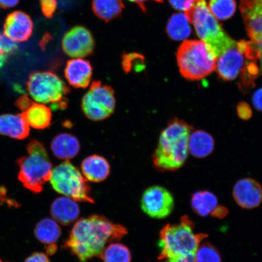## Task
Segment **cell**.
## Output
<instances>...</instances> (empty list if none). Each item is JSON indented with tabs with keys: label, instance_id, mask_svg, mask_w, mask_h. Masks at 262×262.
<instances>
[{
	"label": "cell",
	"instance_id": "obj_18",
	"mask_svg": "<svg viewBox=\"0 0 262 262\" xmlns=\"http://www.w3.org/2000/svg\"><path fill=\"white\" fill-rule=\"evenodd\" d=\"M51 214L59 224L68 225L77 220L80 214V208L74 200L61 196L52 203Z\"/></svg>",
	"mask_w": 262,
	"mask_h": 262
},
{
	"label": "cell",
	"instance_id": "obj_4",
	"mask_svg": "<svg viewBox=\"0 0 262 262\" xmlns=\"http://www.w3.org/2000/svg\"><path fill=\"white\" fill-rule=\"evenodd\" d=\"M205 234H195L194 225L190 219L184 216L179 224L167 225L160 231L159 247L160 260L178 255L195 254Z\"/></svg>",
	"mask_w": 262,
	"mask_h": 262
},
{
	"label": "cell",
	"instance_id": "obj_2",
	"mask_svg": "<svg viewBox=\"0 0 262 262\" xmlns=\"http://www.w3.org/2000/svg\"><path fill=\"white\" fill-rule=\"evenodd\" d=\"M192 127L175 119L160 134L158 146L152 156L154 165L160 171H176L185 163Z\"/></svg>",
	"mask_w": 262,
	"mask_h": 262
},
{
	"label": "cell",
	"instance_id": "obj_32",
	"mask_svg": "<svg viewBox=\"0 0 262 262\" xmlns=\"http://www.w3.org/2000/svg\"><path fill=\"white\" fill-rule=\"evenodd\" d=\"M40 2L42 14L46 17L52 18L57 8V0H40Z\"/></svg>",
	"mask_w": 262,
	"mask_h": 262
},
{
	"label": "cell",
	"instance_id": "obj_29",
	"mask_svg": "<svg viewBox=\"0 0 262 262\" xmlns=\"http://www.w3.org/2000/svg\"><path fill=\"white\" fill-rule=\"evenodd\" d=\"M195 262H221V257L214 246L209 243L200 245L195 254Z\"/></svg>",
	"mask_w": 262,
	"mask_h": 262
},
{
	"label": "cell",
	"instance_id": "obj_43",
	"mask_svg": "<svg viewBox=\"0 0 262 262\" xmlns=\"http://www.w3.org/2000/svg\"><path fill=\"white\" fill-rule=\"evenodd\" d=\"M254 42L255 46H256L257 48L260 50H262V37L257 39V40L255 41H252Z\"/></svg>",
	"mask_w": 262,
	"mask_h": 262
},
{
	"label": "cell",
	"instance_id": "obj_1",
	"mask_svg": "<svg viewBox=\"0 0 262 262\" xmlns=\"http://www.w3.org/2000/svg\"><path fill=\"white\" fill-rule=\"evenodd\" d=\"M127 233L122 225L114 224L103 216L93 215L75 223L63 247L85 262L99 257L107 243L119 240Z\"/></svg>",
	"mask_w": 262,
	"mask_h": 262
},
{
	"label": "cell",
	"instance_id": "obj_6",
	"mask_svg": "<svg viewBox=\"0 0 262 262\" xmlns=\"http://www.w3.org/2000/svg\"><path fill=\"white\" fill-rule=\"evenodd\" d=\"M177 60L183 77L199 80L215 70L217 57L204 41L185 40L178 49Z\"/></svg>",
	"mask_w": 262,
	"mask_h": 262
},
{
	"label": "cell",
	"instance_id": "obj_17",
	"mask_svg": "<svg viewBox=\"0 0 262 262\" xmlns=\"http://www.w3.org/2000/svg\"><path fill=\"white\" fill-rule=\"evenodd\" d=\"M34 234L36 238L45 245L47 254L53 255L57 250V242L60 237L61 230L54 219H42L36 225Z\"/></svg>",
	"mask_w": 262,
	"mask_h": 262
},
{
	"label": "cell",
	"instance_id": "obj_33",
	"mask_svg": "<svg viewBox=\"0 0 262 262\" xmlns=\"http://www.w3.org/2000/svg\"><path fill=\"white\" fill-rule=\"evenodd\" d=\"M198 1L199 0H168L173 8L184 12L191 9Z\"/></svg>",
	"mask_w": 262,
	"mask_h": 262
},
{
	"label": "cell",
	"instance_id": "obj_13",
	"mask_svg": "<svg viewBox=\"0 0 262 262\" xmlns=\"http://www.w3.org/2000/svg\"><path fill=\"white\" fill-rule=\"evenodd\" d=\"M33 30L34 24L32 19L24 12H13L5 19L4 34L16 42L28 40Z\"/></svg>",
	"mask_w": 262,
	"mask_h": 262
},
{
	"label": "cell",
	"instance_id": "obj_44",
	"mask_svg": "<svg viewBox=\"0 0 262 262\" xmlns=\"http://www.w3.org/2000/svg\"><path fill=\"white\" fill-rule=\"evenodd\" d=\"M258 59L260 60V69L262 72V50H260L259 49V56H258Z\"/></svg>",
	"mask_w": 262,
	"mask_h": 262
},
{
	"label": "cell",
	"instance_id": "obj_20",
	"mask_svg": "<svg viewBox=\"0 0 262 262\" xmlns=\"http://www.w3.org/2000/svg\"><path fill=\"white\" fill-rule=\"evenodd\" d=\"M81 172L88 181L100 182L105 180L110 173V165L103 157L92 155L83 160Z\"/></svg>",
	"mask_w": 262,
	"mask_h": 262
},
{
	"label": "cell",
	"instance_id": "obj_36",
	"mask_svg": "<svg viewBox=\"0 0 262 262\" xmlns=\"http://www.w3.org/2000/svg\"><path fill=\"white\" fill-rule=\"evenodd\" d=\"M165 260L163 262H195V254L180 255Z\"/></svg>",
	"mask_w": 262,
	"mask_h": 262
},
{
	"label": "cell",
	"instance_id": "obj_28",
	"mask_svg": "<svg viewBox=\"0 0 262 262\" xmlns=\"http://www.w3.org/2000/svg\"><path fill=\"white\" fill-rule=\"evenodd\" d=\"M236 5L235 0H210L208 8L216 18L226 20L233 16Z\"/></svg>",
	"mask_w": 262,
	"mask_h": 262
},
{
	"label": "cell",
	"instance_id": "obj_24",
	"mask_svg": "<svg viewBox=\"0 0 262 262\" xmlns=\"http://www.w3.org/2000/svg\"><path fill=\"white\" fill-rule=\"evenodd\" d=\"M188 148L191 155L203 158L210 155L214 149L212 137L202 130L195 131L189 139Z\"/></svg>",
	"mask_w": 262,
	"mask_h": 262
},
{
	"label": "cell",
	"instance_id": "obj_3",
	"mask_svg": "<svg viewBox=\"0 0 262 262\" xmlns=\"http://www.w3.org/2000/svg\"><path fill=\"white\" fill-rule=\"evenodd\" d=\"M184 14L190 24L194 25L199 37L211 48L217 58L236 44L212 14L205 0H199Z\"/></svg>",
	"mask_w": 262,
	"mask_h": 262
},
{
	"label": "cell",
	"instance_id": "obj_15",
	"mask_svg": "<svg viewBox=\"0 0 262 262\" xmlns=\"http://www.w3.org/2000/svg\"><path fill=\"white\" fill-rule=\"evenodd\" d=\"M240 10L252 41L262 37V0H241Z\"/></svg>",
	"mask_w": 262,
	"mask_h": 262
},
{
	"label": "cell",
	"instance_id": "obj_39",
	"mask_svg": "<svg viewBox=\"0 0 262 262\" xmlns=\"http://www.w3.org/2000/svg\"><path fill=\"white\" fill-rule=\"evenodd\" d=\"M19 0H0V8L9 9L14 7L18 4Z\"/></svg>",
	"mask_w": 262,
	"mask_h": 262
},
{
	"label": "cell",
	"instance_id": "obj_41",
	"mask_svg": "<svg viewBox=\"0 0 262 262\" xmlns=\"http://www.w3.org/2000/svg\"><path fill=\"white\" fill-rule=\"evenodd\" d=\"M129 2L136 3L137 5H138L141 9L143 11L145 12L146 8V3L147 2L151 1V0H129ZM156 2L158 3H162L163 0H154Z\"/></svg>",
	"mask_w": 262,
	"mask_h": 262
},
{
	"label": "cell",
	"instance_id": "obj_38",
	"mask_svg": "<svg viewBox=\"0 0 262 262\" xmlns=\"http://www.w3.org/2000/svg\"><path fill=\"white\" fill-rule=\"evenodd\" d=\"M253 101L255 108L262 111V88L255 92L253 97Z\"/></svg>",
	"mask_w": 262,
	"mask_h": 262
},
{
	"label": "cell",
	"instance_id": "obj_40",
	"mask_svg": "<svg viewBox=\"0 0 262 262\" xmlns=\"http://www.w3.org/2000/svg\"><path fill=\"white\" fill-rule=\"evenodd\" d=\"M228 212L227 209L222 207V206H217L214 212H212V215L215 217L222 218L227 215Z\"/></svg>",
	"mask_w": 262,
	"mask_h": 262
},
{
	"label": "cell",
	"instance_id": "obj_25",
	"mask_svg": "<svg viewBox=\"0 0 262 262\" xmlns=\"http://www.w3.org/2000/svg\"><path fill=\"white\" fill-rule=\"evenodd\" d=\"M191 204L193 210L199 215L206 217L212 214L218 206V200L213 193L207 191H198L193 194Z\"/></svg>",
	"mask_w": 262,
	"mask_h": 262
},
{
	"label": "cell",
	"instance_id": "obj_27",
	"mask_svg": "<svg viewBox=\"0 0 262 262\" xmlns=\"http://www.w3.org/2000/svg\"><path fill=\"white\" fill-rule=\"evenodd\" d=\"M100 257L103 262H130V252L125 245L119 243L110 244L104 249Z\"/></svg>",
	"mask_w": 262,
	"mask_h": 262
},
{
	"label": "cell",
	"instance_id": "obj_16",
	"mask_svg": "<svg viewBox=\"0 0 262 262\" xmlns=\"http://www.w3.org/2000/svg\"><path fill=\"white\" fill-rule=\"evenodd\" d=\"M93 74V69L90 62L83 58L71 59L67 62L64 69L66 79L75 88L89 86Z\"/></svg>",
	"mask_w": 262,
	"mask_h": 262
},
{
	"label": "cell",
	"instance_id": "obj_22",
	"mask_svg": "<svg viewBox=\"0 0 262 262\" xmlns=\"http://www.w3.org/2000/svg\"><path fill=\"white\" fill-rule=\"evenodd\" d=\"M21 114L28 125L33 128L43 129L51 123V109L44 104L33 103L27 110Z\"/></svg>",
	"mask_w": 262,
	"mask_h": 262
},
{
	"label": "cell",
	"instance_id": "obj_11",
	"mask_svg": "<svg viewBox=\"0 0 262 262\" xmlns=\"http://www.w3.org/2000/svg\"><path fill=\"white\" fill-rule=\"evenodd\" d=\"M94 46L91 32L82 26L71 28L66 33L62 40V48L64 53L73 58L86 57L93 53Z\"/></svg>",
	"mask_w": 262,
	"mask_h": 262
},
{
	"label": "cell",
	"instance_id": "obj_35",
	"mask_svg": "<svg viewBox=\"0 0 262 262\" xmlns=\"http://www.w3.org/2000/svg\"><path fill=\"white\" fill-rule=\"evenodd\" d=\"M33 103L34 102H32L30 98H29L27 95H24V96L19 97L18 99L15 101V104L23 113L27 110L28 108L32 105Z\"/></svg>",
	"mask_w": 262,
	"mask_h": 262
},
{
	"label": "cell",
	"instance_id": "obj_37",
	"mask_svg": "<svg viewBox=\"0 0 262 262\" xmlns=\"http://www.w3.org/2000/svg\"><path fill=\"white\" fill-rule=\"evenodd\" d=\"M25 262H50V260L44 253H34L26 258Z\"/></svg>",
	"mask_w": 262,
	"mask_h": 262
},
{
	"label": "cell",
	"instance_id": "obj_34",
	"mask_svg": "<svg viewBox=\"0 0 262 262\" xmlns=\"http://www.w3.org/2000/svg\"><path fill=\"white\" fill-rule=\"evenodd\" d=\"M237 113L239 117L245 120L250 119L252 116L251 107L245 102H241L238 104Z\"/></svg>",
	"mask_w": 262,
	"mask_h": 262
},
{
	"label": "cell",
	"instance_id": "obj_7",
	"mask_svg": "<svg viewBox=\"0 0 262 262\" xmlns=\"http://www.w3.org/2000/svg\"><path fill=\"white\" fill-rule=\"evenodd\" d=\"M50 182L52 188L59 194L76 202L94 203L87 180L68 160L52 169Z\"/></svg>",
	"mask_w": 262,
	"mask_h": 262
},
{
	"label": "cell",
	"instance_id": "obj_30",
	"mask_svg": "<svg viewBox=\"0 0 262 262\" xmlns=\"http://www.w3.org/2000/svg\"><path fill=\"white\" fill-rule=\"evenodd\" d=\"M240 88L247 89L254 84L258 74V68L255 61H248L241 71Z\"/></svg>",
	"mask_w": 262,
	"mask_h": 262
},
{
	"label": "cell",
	"instance_id": "obj_5",
	"mask_svg": "<svg viewBox=\"0 0 262 262\" xmlns=\"http://www.w3.org/2000/svg\"><path fill=\"white\" fill-rule=\"evenodd\" d=\"M28 155L19 159L18 179L26 189L36 194L43 189L50 180L52 165L47 149L37 140H32L27 146Z\"/></svg>",
	"mask_w": 262,
	"mask_h": 262
},
{
	"label": "cell",
	"instance_id": "obj_31",
	"mask_svg": "<svg viewBox=\"0 0 262 262\" xmlns=\"http://www.w3.org/2000/svg\"><path fill=\"white\" fill-rule=\"evenodd\" d=\"M18 50L16 42L11 40L4 33L0 32V51L6 55L15 54Z\"/></svg>",
	"mask_w": 262,
	"mask_h": 262
},
{
	"label": "cell",
	"instance_id": "obj_45",
	"mask_svg": "<svg viewBox=\"0 0 262 262\" xmlns=\"http://www.w3.org/2000/svg\"><path fill=\"white\" fill-rule=\"evenodd\" d=\"M0 262H4V261H3L2 260H0Z\"/></svg>",
	"mask_w": 262,
	"mask_h": 262
},
{
	"label": "cell",
	"instance_id": "obj_42",
	"mask_svg": "<svg viewBox=\"0 0 262 262\" xmlns=\"http://www.w3.org/2000/svg\"><path fill=\"white\" fill-rule=\"evenodd\" d=\"M8 56L0 51V69H2L7 61Z\"/></svg>",
	"mask_w": 262,
	"mask_h": 262
},
{
	"label": "cell",
	"instance_id": "obj_12",
	"mask_svg": "<svg viewBox=\"0 0 262 262\" xmlns=\"http://www.w3.org/2000/svg\"><path fill=\"white\" fill-rule=\"evenodd\" d=\"M248 61L250 60L246 58L243 51L236 42L217 58L215 69L219 77L223 80L230 81L237 78Z\"/></svg>",
	"mask_w": 262,
	"mask_h": 262
},
{
	"label": "cell",
	"instance_id": "obj_26",
	"mask_svg": "<svg viewBox=\"0 0 262 262\" xmlns=\"http://www.w3.org/2000/svg\"><path fill=\"white\" fill-rule=\"evenodd\" d=\"M190 23L185 14L178 13L171 16L166 26V33L172 40H185L191 34Z\"/></svg>",
	"mask_w": 262,
	"mask_h": 262
},
{
	"label": "cell",
	"instance_id": "obj_19",
	"mask_svg": "<svg viewBox=\"0 0 262 262\" xmlns=\"http://www.w3.org/2000/svg\"><path fill=\"white\" fill-rule=\"evenodd\" d=\"M30 128L21 114L0 115V134L23 140L27 137Z\"/></svg>",
	"mask_w": 262,
	"mask_h": 262
},
{
	"label": "cell",
	"instance_id": "obj_23",
	"mask_svg": "<svg viewBox=\"0 0 262 262\" xmlns=\"http://www.w3.org/2000/svg\"><path fill=\"white\" fill-rule=\"evenodd\" d=\"M92 7L98 18L109 22L122 14L124 5L123 0H93Z\"/></svg>",
	"mask_w": 262,
	"mask_h": 262
},
{
	"label": "cell",
	"instance_id": "obj_14",
	"mask_svg": "<svg viewBox=\"0 0 262 262\" xmlns=\"http://www.w3.org/2000/svg\"><path fill=\"white\" fill-rule=\"evenodd\" d=\"M233 198L242 208H257L262 202V187L253 179H241L235 184Z\"/></svg>",
	"mask_w": 262,
	"mask_h": 262
},
{
	"label": "cell",
	"instance_id": "obj_8",
	"mask_svg": "<svg viewBox=\"0 0 262 262\" xmlns=\"http://www.w3.org/2000/svg\"><path fill=\"white\" fill-rule=\"evenodd\" d=\"M32 99L38 103L60 107L68 88L57 74L50 71H37L29 75L26 84Z\"/></svg>",
	"mask_w": 262,
	"mask_h": 262
},
{
	"label": "cell",
	"instance_id": "obj_21",
	"mask_svg": "<svg viewBox=\"0 0 262 262\" xmlns=\"http://www.w3.org/2000/svg\"><path fill=\"white\" fill-rule=\"evenodd\" d=\"M51 148L58 159L68 160L73 159L79 153L80 144L76 137L71 134L62 133L54 137Z\"/></svg>",
	"mask_w": 262,
	"mask_h": 262
},
{
	"label": "cell",
	"instance_id": "obj_9",
	"mask_svg": "<svg viewBox=\"0 0 262 262\" xmlns=\"http://www.w3.org/2000/svg\"><path fill=\"white\" fill-rule=\"evenodd\" d=\"M116 100L112 88L99 81L92 83L81 101V108L88 119L99 122L110 117L116 108Z\"/></svg>",
	"mask_w": 262,
	"mask_h": 262
},
{
	"label": "cell",
	"instance_id": "obj_10",
	"mask_svg": "<svg viewBox=\"0 0 262 262\" xmlns=\"http://www.w3.org/2000/svg\"><path fill=\"white\" fill-rule=\"evenodd\" d=\"M141 207L149 217L161 219L168 217L174 208V200L168 189L153 186L144 192Z\"/></svg>",
	"mask_w": 262,
	"mask_h": 262
}]
</instances>
